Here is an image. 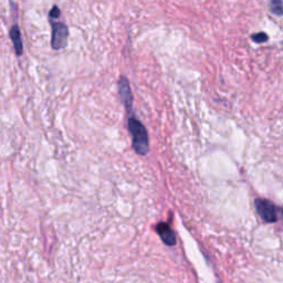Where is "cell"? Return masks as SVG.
<instances>
[{
  "mask_svg": "<svg viewBox=\"0 0 283 283\" xmlns=\"http://www.w3.org/2000/svg\"><path fill=\"white\" fill-rule=\"evenodd\" d=\"M128 131L132 135V146L139 155H146L149 151L148 133L145 126L134 117H131L127 122Z\"/></svg>",
  "mask_w": 283,
  "mask_h": 283,
  "instance_id": "1",
  "label": "cell"
},
{
  "mask_svg": "<svg viewBox=\"0 0 283 283\" xmlns=\"http://www.w3.org/2000/svg\"><path fill=\"white\" fill-rule=\"evenodd\" d=\"M257 212L259 213L261 219L269 224H273L280 219H283V209L274 205L268 199L258 198L255 201Z\"/></svg>",
  "mask_w": 283,
  "mask_h": 283,
  "instance_id": "2",
  "label": "cell"
},
{
  "mask_svg": "<svg viewBox=\"0 0 283 283\" xmlns=\"http://www.w3.org/2000/svg\"><path fill=\"white\" fill-rule=\"evenodd\" d=\"M51 27H52V41H51L52 49H62L67 45L69 37V29L67 24L63 23H57V21H51Z\"/></svg>",
  "mask_w": 283,
  "mask_h": 283,
  "instance_id": "3",
  "label": "cell"
},
{
  "mask_svg": "<svg viewBox=\"0 0 283 283\" xmlns=\"http://www.w3.org/2000/svg\"><path fill=\"white\" fill-rule=\"evenodd\" d=\"M118 93L126 111L130 113L132 111V106H133V94L131 91L130 83H128V80L125 78V76H121V79H119Z\"/></svg>",
  "mask_w": 283,
  "mask_h": 283,
  "instance_id": "4",
  "label": "cell"
},
{
  "mask_svg": "<svg viewBox=\"0 0 283 283\" xmlns=\"http://www.w3.org/2000/svg\"><path fill=\"white\" fill-rule=\"evenodd\" d=\"M156 231L157 234L161 236V238L163 241L168 246H174L176 243V236L174 234V231L170 229V227L165 224V222H160L156 226Z\"/></svg>",
  "mask_w": 283,
  "mask_h": 283,
  "instance_id": "5",
  "label": "cell"
},
{
  "mask_svg": "<svg viewBox=\"0 0 283 283\" xmlns=\"http://www.w3.org/2000/svg\"><path fill=\"white\" fill-rule=\"evenodd\" d=\"M9 36L12 40V44L15 47V51L17 55H21L24 52V46H23V40H21V33L20 29L17 24H15L14 27L10 29Z\"/></svg>",
  "mask_w": 283,
  "mask_h": 283,
  "instance_id": "6",
  "label": "cell"
},
{
  "mask_svg": "<svg viewBox=\"0 0 283 283\" xmlns=\"http://www.w3.org/2000/svg\"><path fill=\"white\" fill-rule=\"evenodd\" d=\"M270 10L273 15L283 16V1L282 0H270Z\"/></svg>",
  "mask_w": 283,
  "mask_h": 283,
  "instance_id": "7",
  "label": "cell"
},
{
  "mask_svg": "<svg viewBox=\"0 0 283 283\" xmlns=\"http://www.w3.org/2000/svg\"><path fill=\"white\" fill-rule=\"evenodd\" d=\"M251 39L254 40L256 44H263V42H267L269 37L267 33L264 32H259V33H255L251 36Z\"/></svg>",
  "mask_w": 283,
  "mask_h": 283,
  "instance_id": "8",
  "label": "cell"
},
{
  "mask_svg": "<svg viewBox=\"0 0 283 283\" xmlns=\"http://www.w3.org/2000/svg\"><path fill=\"white\" fill-rule=\"evenodd\" d=\"M50 17H51V18H59V17H60V9L57 6H54L52 9H51Z\"/></svg>",
  "mask_w": 283,
  "mask_h": 283,
  "instance_id": "9",
  "label": "cell"
}]
</instances>
